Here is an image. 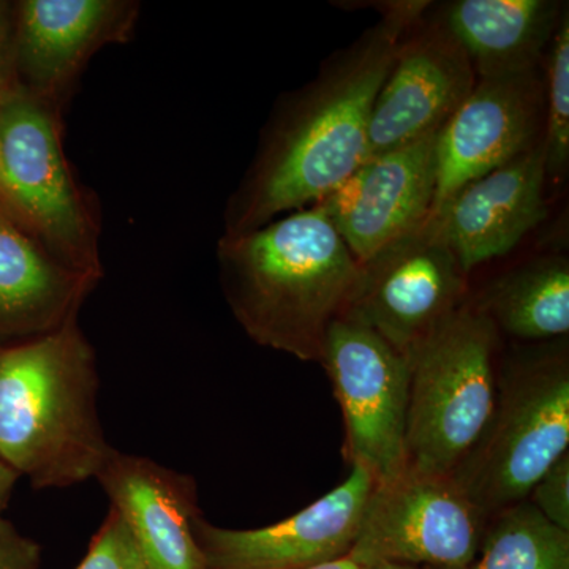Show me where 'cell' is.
Returning a JSON list of instances; mask_svg holds the SVG:
<instances>
[{
    "instance_id": "cell-6",
    "label": "cell",
    "mask_w": 569,
    "mask_h": 569,
    "mask_svg": "<svg viewBox=\"0 0 569 569\" xmlns=\"http://www.w3.org/2000/svg\"><path fill=\"white\" fill-rule=\"evenodd\" d=\"M62 111L14 88L0 99V159L10 213L67 268L102 279L96 200L62 146Z\"/></svg>"
},
{
    "instance_id": "cell-5",
    "label": "cell",
    "mask_w": 569,
    "mask_h": 569,
    "mask_svg": "<svg viewBox=\"0 0 569 569\" xmlns=\"http://www.w3.org/2000/svg\"><path fill=\"white\" fill-rule=\"evenodd\" d=\"M408 362L407 468L451 477L496 407L500 332L467 301Z\"/></svg>"
},
{
    "instance_id": "cell-3",
    "label": "cell",
    "mask_w": 569,
    "mask_h": 569,
    "mask_svg": "<svg viewBox=\"0 0 569 569\" xmlns=\"http://www.w3.org/2000/svg\"><path fill=\"white\" fill-rule=\"evenodd\" d=\"M96 350L78 320L0 350V460L33 489L96 479L114 448L99 417Z\"/></svg>"
},
{
    "instance_id": "cell-21",
    "label": "cell",
    "mask_w": 569,
    "mask_h": 569,
    "mask_svg": "<svg viewBox=\"0 0 569 569\" xmlns=\"http://www.w3.org/2000/svg\"><path fill=\"white\" fill-rule=\"evenodd\" d=\"M545 153L546 178L561 181L569 162V17L557 26L545 56Z\"/></svg>"
},
{
    "instance_id": "cell-20",
    "label": "cell",
    "mask_w": 569,
    "mask_h": 569,
    "mask_svg": "<svg viewBox=\"0 0 569 569\" xmlns=\"http://www.w3.org/2000/svg\"><path fill=\"white\" fill-rule=\"evenodd\" d=\"M455 569H569V531L520 501L488 519L477 557Z\"/></svg>"
},
{
    "instance_id": "cell-15",
    "label": "cell",
    "mask_w": 569,
    "mask_h": 569,
    "mask_svg": "<svg viewBox=\"0 0 569 569\" xmlns=\"http://www.w3.org/2000/svg\"><path fill=\"white\" fill-rule=\"evenodd\" d=\"M545 142L460 189L429 219L463 271L516 249L546 217Z\"/></svg>"
},
{
    "instance_id": "cell-9",
    "label": "cell",
    "mask_w": 569,
    "mask_h": 569,
    "mask_svg": "<svg viewBox=\"0 0 569 569\" xmlns=\"http://www.w3.org/2000/svg\"><path fill=\"white\" fill-rule=\"evenodd\" d=\"M467 272L427 217L361 264L346 313L410 359L466 305Z\"/></svg>"
},
{
    "instance_id": "cell-26",
    "label": "cell",
    "mask_w": 569,
    "mask_h": 569,
    "mask_svg": "<svg viewBox=\"0 0 569 569\" xmlns=\"http://www.w3.org/2000/svg\"><path fill=\"white\" fill-rule=\"evenodd\" d=\"M18 479L20 477L0 460V515L9 507Z\"/></svg>"
},
{
    "instance_id": "cell-1",
    "label": "cell",
    "mask_w": 569,
    "mask_h": 569,
    "mask_svg": "<svg viewBox=\"0 0 569 569\" xmlns=\"http://www.w3.org/2000/svg\"><path fill=\"white\" fill-rule=\"evenodd\" d=\"M429 2H388L381 20L329 56L312 81L284 97L224 212V236L317 204L367 162L373 103L407 33Z\"/></svg>"
},
{
    "instance_id": "cell-29",
    "label": "cell",
    "mask_w": 569,
    "mask_h": 569,
    "mask_svg": "<svg viewBox=\"0 0 569 569\" xmlns=\"http://www.w3.org/2000/svg\"><path fill=\"white\" fill-rule=\"evenodd\" d=\"M362 569H419L417 567H408V565H397V563H373L369 565V567H365Z\"/></svg>"
},
{
    "instance_id": "cell-11",
    "label": "cell",
    "mask_w": 569,
    "mask_h": 569,
    "mask_svg": "<svg viewBox=\"0 0 569 569\" xmlns=\"http://www.w3.org/2000/svg\"><path fill=\"white\" fill-rule=\"evenodd\" d=\"M545 77L478 80L437 142V186L430 216L468 183L530 151L545 137Z\"/></svg>"
},
{
    "instance_id": "cell-28",
    "label": "cell",
    "mask_w": 569,
    "mask_h": 569,
    "mask_svg": "<svg viewBox=\"0 0 569 569\" xmlns=\"http://www.w3.org/2000/svg\"><path fill=\"white\" fill-rule=\"evenodd\" d=\"M313 569H362L359 567L356 561L351 560L350 557L347 559H342L339 561H335V563L323 565V567H318Z\"/></svg>"
},
{
    "instance_id": "cell-27",
    "label": "cell",
    "mask_w": 569,
    "mask_h": 569,
    "mask_svg": "<svg viewBox=\"0 0 569 569\" xmlns=\"http://www.w3.org/2000/svg\"><path fill=\"white\" fill-rule=\"evenodd\" d=\"M0 203L10 212V192L7 186L6 173H3L2 159H0Z\"/></svg>"
},
{
    "instance_id": "cell-13",
    "label": "cell",
    "mask_w": 569,
    "mask_h": 569,
    "mask_svg": "<svg viewBox=\"0 0 569 569\" xmlns=\"http://www.w3.org/2000/svg\"><path fill=\"white\" fill-rule=\"evenodd\" d=\"M477 81L443 18L408 32L373 103L367 160L441 130Z\"/></svg>"
},
{
    "instance_id": "cell-16",
    "label": "cell",
    "mask_w": 569,
    "mask_h": 569,
    "mask_svg": "<svg viewBox=\"0 0 569 569\" xmlns=\"http://www.w3.org/2000/svg\"><path fill=\"white\" fill-rule=\"evenodd\" d=\"M96 479L129 523L148 569H209L194 538L201 509L190 475L114 449Z\"/></svg>"
},
{
    "instance_id": "cell-24",
    "label": "cell",
    "mask_w": 569,
    "mask_h": 569,
    "mask_svg": "<svg viewBox=\"0 0 569 569\" xmlns=\"http://www.w3.org/2000/svg\"><path fill=\"white\" fill-rule=\"evenodd\" d=\"M41 548L0 515V569H40Z\"/></svg>"
},
{
    "instance_id": "cell-10",
    "label": "cell",
    "mask_w": 569,
    "mask_h": 569,
    "mask_svg": "<svg viewBox=\"0 0 569 569\" xmlns=\"http://www.w3.org/2000/svg\"><path fill=\"white\" fill-rule=\"evenodd\" d=\"M376 479L351 466L342 485L290 518L253 530L194 520V538L209 569H313L350 556Z\"/></svg>"
},
{
    "instance_id": "cell-14",
    "label": "cell",
    "mask_w": 569,
    "mask_h": 569,
    "mask_svg": "<svg viewBox=\"0 0 569 569\" xmlns=\"http://www.w3.org/2000/svg\"><path fill=\"white\" fill-rule=\"evenodd\" d=\"M438 133L367 160L317 203L359 264L426 222L436 197Z\"/></svg>"
},
{
    "instance_id": "cell-4",
    "label": "cell",
    "mask_w": 569,
    "mask_h": 569,
    "mask_svg": "<svg viewBox=\"0 0 569 569\" xmlns=\"http://www.w3.org/2000/svg\"><path fill=\"white\" fill-rule=\"evenodd\" d=\"M568 448V337L519 343L501 356L496 407L451 478L489 519L526 501Z\"/></svg>"
},
{
    "instance_id": "cell-12",
    "label": "cell",
    "mask_w": 569,
    "mask_h": 569,
    "mask_svg": "<svg viewBox=\"0 0 569 569\" xmlns=\"http://www.w3.org/2000/svg\"><path fill=\"white\" fill-rule=\"evenodd\" d=\"M14 7L17 86L61 111L92 56L132 39L140 13L130 0H22Z\"/></svg>"
},
{
    "instance_id": "cell-25",
    "label": "cell",
    "mask_w": 569,
    "mask_h": 569,
    "mask_svg": "<svg viewBox=\"0 0 569 569\" xmlns=\"http://www.w3.org/2000/svg\"><path fill=\"white\" fill-rule=\"evenodd\" d=\"M14 11L17 7L0 2V99L17 88L13 56Z\"/></svg>"
},
{
    "instance_id": "cell-17",
    "label": "cell",
    "mask_w": 569,
    "mask_h": 569,
    "mask_svg": "<svg viewBox=\"0 0 569 569\" xmlns=\"http://www.w3.org/2000/svg\"><path fill=\"white\" fill-rule=\"evenodd\" d=\"M99 282L56 260L0 203V350L78 320Z\"/></svg>"
},
{
    "instance_id": "cell-7",
    "label": "cell",
    "mask_w": 569,
    "mask_h": 569,
    "mask_svg": "<svg viewBox=\"0 0 569 569\" xmlns=\"http://www.w3.org/2000/svg\"><path fill=\"white\" fill-rule=\"evenodd\" d=\"M486 523L451 477L407 468L373 486L348 557L361 568L383 561L462 568L477 557Z\"/></svg>"
},
{
    "instance_id": "cell-18",
    "label": "cell",
    "mask_w": 569,
    "mask_h": 569,
    "mask_svg": "<svg viewBox=\"0 0 569 569\" xmlns=\"http://www.w3.org/2000/svg\"><path fill=\"white\" fill-rule=\"evenodd\" d=\"M556 0H458L443 22L466 50L478 80L541 71L563 17Z\"/></svg>"
},
{
    "instance_id": "cell-8",
    "label": "cell",
    "mask_w": 569,
    "mask_h": 569,
    "mask_svg": "<svg viewBox=\"0 0 569 569\" xmlns=\"http://www.w3.org/2000/svg\"><path fill=\"white\" fill-rule=\"evenodd\" d=\"M325 367L346 426V455L376 482L407 470L410 362L372 329L337 318L326 335Z\"/></svg>"
},
{
    "instance_id": "cell-19",
    "label": "cell",
    "mask_w": 569,
    "mask_h": 569,
    "mask_svg": "<svg viewBox=\"0 0 569 569\" xmlns=\"http://www.w3.org/2000/svg\"><path fill=\"white\" fill-rule=\"evenodd\" d=\"M475 307L522 343L565 339L569 332V263L548 254L511 269L486 288Z\"/></svg>"
},
{
    "instance_id": "cell-2",
    "label": "cell",
    "mask_w": 569,
    "mask_h": 569,
    "mask_svg": "<svg viewBox=\"0 0 569 569\" xmlns=\"http://www.w3.org/2000/svg\"><path fill=\"white\" fill-rule=\"evenodd\" d=\"M220 280L258 346L320 362L329 326L346 313L361 264L321 206L219 241Z\"/></svg>"
},
{
    "instance_id": "cell-23",
    "label": "cell",
    "mask_w": 569,
    "mask_h": 569,
    "mask_svg": "<svg viewBox=\"0 0 569 569\" xmlns=\"http://www.w3.org/2000/svg\"><path fill=\"white\" fill-rule=\"evenodd\" d=\"M527 501L550 523L569 531V451L538 479Z\"/></svg>"
},
{
    "instance_id": "cell-22",
    "label": "cell",
    "mask_w": 569,
    "mask_h": 569,
    "mask_svg": "<svg viewBox=\"0 0 569 569\" xmlns=\"http://www.w3.org/2000/svg\"><path fill=\"white\" fill-rule=\"evenodd\" d=\"M78 569H148L121 512L110 508Z\"/></svg>"
}]
</instances>
